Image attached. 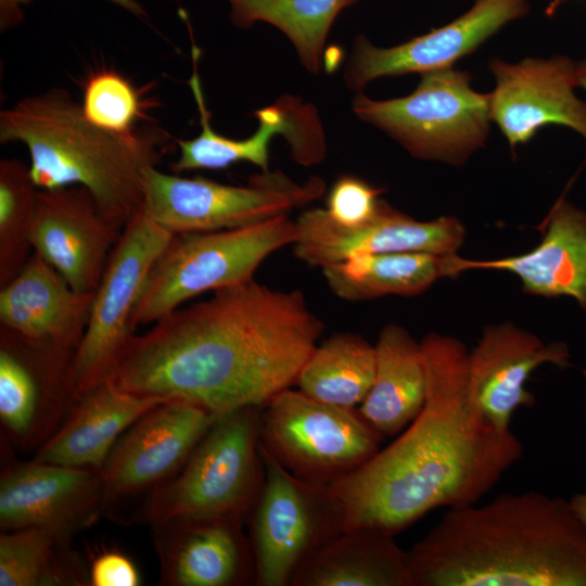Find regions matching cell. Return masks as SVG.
Returning a JSON list of instances; mask_svg holds the SVG:
<instances>
[{
  "label": "cell",
  "instance_id": "obj_11",
  "mask_svg": "<svg viewBox=\"0 0 586 586\" xmlns=\"http://www.w3.org/2000/svg\"><path fill=\"white\" fill-rule=\"evenodd\" d=\"M174 233L142 211L123 228L93 294L84 336L69 367V386L77 400L109 381L129 339L130 320L148 276Z\"/></svg>",
  "mask_w": 586,
  "mask_h": 586
},
{
  "label": "cell",
  "instance_id": "obj_14",
  "mask_svg": "<svg viewBox=\"0 0 586 586\" xmlns=\"http://www.w3.org/2000/svg\"><path fill=\"white\" fill-rule=\"evenodd\" d=\"M488 67L495 79L489 93L491 119L511 148L527 143L549 125L568 127L586 142V102L575 94L576 63L565 55L526 58Z\"/></svg>",
  "mask_w": 586,
  "mask_h": 586
},
{
  "label": "cell",
  "instance_id": "obj_8",
  "mask_svg": "<svg viewBox=\"0 0 586 586\" xmlns=\"http://www.w3.org/2000/svg\"><path fill=\"white\" fill-rule=\"evenodd\" d=\"M324 191L326 182L318 176L297 182L278 169L254 175L245 186H232L166 174L152 166L144 177L141 211L174 234L209 232L288 214Z\"/></svg>",
  "mask_w": 586,
  "mask_h": 586
},
{
  "label": "cell",
  "instance_id": "obj_23",
  "mask_svg": "<svg viewBox=\"0 0 586 586\" xmlns=\"http://www.w3.org/2000/svg\"><path fill=\"white\" fill-rule=\"evenodd\" d=\"M166 399L130 393L106 381L82 394L34 460L100 471L118 438Z\"/></svg>",
  "mask_w": 586,
  "mask_h": 586
},
{
  "label": "cell",
  "instance_id": "obj_31",
  "mask_svg": "<svg viewBox=\"0 0 586 586\" xmlns=\"http://www.w3.org/2000/svg\"><path fill=\"white\" fill-rule=\"evenodd\" d=\"M201 51L192 47V74L189 86L200 113L201 132L190 140H179V157L171 164L175 173L193 169H225L239 162H249L262 171L269 170V145L265 137L254 132L234 140L216 132L211 126L201 79L198 72Z\"/></svg>",
  "mask_w": 586,
  "mask_h": 586
},
{
  "label": "cell",
  "instance_id": "obj_1",
  "mask_svg": "<svg viewBox=\"0 0 586 586\" xmlns=\"http://www.w3.org/2000/svg\"><path fill=\"white\" fill-rule=\"evenodd\" d=\"M322 332L300 290L253 278L133 334L109 381L133 394L195 404L216 418L263 408L295 384Z\"/></svg>",
  "mask_w": 586,
  "mask_h": 586
},
{
  "label": "cell",
  "instance_id": "obj_28",
  "mask_svg": "<svg viewBox=\"0 0 586 586\" xmlns=\"http://www.w3.org/2000/svg\"><path fill=\"white\" fill-rule=\"evenodd\" d=\"M359 0H228L230 20L241 28L256 22L282 31L311 74L321 68L322 52L337 15Z\"/></svg>",
  "mask_w": 586,
  "mask_h": 586
},
{
  "label": "cell",
  "instance_id": "obj_3",
  "mask_svg": "<svg viewBox=\"0 0 586 586\" xmlns=\"http://www.w3.org/2000/svg\"><path fill=\"white\" fill-rule=\"evenodd\" d=\"M412 586H586V525L530 491L447 508L409 550Z\"/></svg>",
  "mask_w": 586,
  "mask_h": 586
},
{
  "label": "cell",
  "instance_id": "obj_24",
  "mask_svg": "<svg viewBox=\"0 0 586 586\" xmlns=\"http://www.w3.org/2000/svg\"><path fill=\"white\" fill-rule=\"evenodd\" d=\"M291 586H412L407 551L374 526L342 531L295 571Z\"/></svg>",
  "mask_w": 586,
  "mask_h": 586
},
{
  "label": "cell",
  "instance_id": "obj_19",
  "mask_svg": "<svg viewBox=\"0 0 586 586\" xmlns=\"http://www.w3.org/2000/svg\"><path fill=\"white\" fill-rule=\"evenodd\" d=\"M563 342L544 343L511 322L487 326L468 355V384L473 403L499 430H510L514 412L531 407L534 395L525 383L543 365L571 367Z\"/></svg>",
  "mask_w": 586,
  "mask_h": 586
},
{
  "label": "cell",
  "instance_id": "obj_6",
  "mask_svg": "<svg viewBox=\"0 0 586 586\" xmlns=\"http://www.w3.org/2000/svg\"><path fill=\"white\" fill-rule=\"evenodd\" d=\"M294 240L295 221L288 214L234 229L174 234L148 276L132 331L202 293L253 279L269 255Z\"/></svg>",
  "mask_w": 586,
  "mask_h": 586
},
{
  "label": "cell",
  "instance_id": "obj_34",
  "mask_svg": "<svg viewBox=\"0 0 586 586\" xmlns=\"http://www.w3.org/2000/svg\"><path fill=\"white\" fill-rule=\"evenodd\" d=\"M91 586H138L141 576L132 560L117 550H103L92 558Z\"/></svg>",
  "mask_w": 586,
  "mask_h": 586
},
{
  "label": "cell",
  "instance_id": "obj_22",
  "mask_svg": "<svg viewBox=\"0 0 586 586\" xmlns=\"http://www.w3.org/2000/svg\"><path fill=\"white\" fill-rule=\"evenodd\" d=\"M543 238L531 251L489 260L449 257L450 273L492 269L515 275L528 294L569 296L586 311V212L559 198L542 225Z\"/></svg>",
  "mask_w": 586,
  "mask_h": 586
},
{
  "label": "cell",
  "instance_id": "obj_7",
  "mask_svg": "<svg viewBox=\"0 0 586 586\" xmlns=\"http://www.w3.org/2000/svg\"><path fill=\"white\" fill-rule=\"evenodd\" d=\"M353 112L403 145L412 156L461 165L484 146L488 133L489 93L475 91L468 72L453 67L421 74L406 97L353 99Z\"/></svg>",
  "mask_w": 586,
  "mask_h": 586
},
{
  "label": "cell",
  "instance_id": "obj_4",
  "mask_svg": "<svg viewBox=\"0 0 586 586\" xmlns=\"http://www.w3.org/2000/svg\"><path fill=\"white\" fill-rule=\"evenodd\" d=\"M164 133H114L89 122L67 90L52 88L0 112V142H21L40 190L86 188L99 208L125 225L142 208L146 170L160 158Z\"/></svg>",
  "mask_w": 586,
  "mask_h": 586
},
{
  "label": "cell",
  "instance_id": "obj_25",
  "mask_svg": "<svg viewBox=\"0 0 586 586\" xmlns=\"http://www.w3.org/2000/svg\"><path fill=\"white\" fill-rule=\"evenodd\" d=\"M373 383L358 411L382 436L395 435L420 412L426 396V371L420 342L403 327L380 331Z\"/></svg>",
  "mask_w": 586,
  "mask_h": 586
},
{
  "label": "cell",
  "instance_id": "obj_17",
  "mask_svg": "<svg viewBox=\"0 0 586 586\" xmlns=\"http://www.w3.org/2000/svg\"><path fill=\"white\" fill-rule=\"evenodd\" d=\"M124 227L109 218L80 186L39 190L33 251L78 293L98 288Z\"/></svg>",
  "mask_w": 586,
  "mask_h": 586
},
{
  "label": "cell",
  "instance_id": "obj_26",
  "mask_svg": "<svg viewBox=\"0 0 586 586\" xmlns=\"http://www.w3.org/2000/svg\"><path fill=\"white\" fill-rule=\"evenodd\" d=\"M446 257L422 252L357 253L321 269L337 297L358 302L423 293L437 279L448 277Z\"/></svg>",
  "mask_w": 586,
  "mask_h": 586
},
{
  "label": "cell",
  "instance_id": "obj_5",
  "mask_svg": "<svg viewBox=\"0 0 586 586\" xmlns=\"http://www.w3.org/2000/svg\"><path fill=\"white\" fill-rule=\"evenodd\" d=\"M262 409L244 407L217 418L183 467L151 492L145 520L154 525L181 518L249 517L264 483Z\"/></svg>",
  "mask_w": 586,
  "mask_h": 586
},
{
  "label": "cell",
  "instance_id": "obj_10",
  "mask_svg": "<svg viewBox=\"0 0 586 586\" xmlns=\"http://www.w3.org/2000/svg\"><path fill=\"white\" fill-rule=\"evenodd\" d=\"M264 483L250 512L255 585L288 586L297 568L344 530L329 486L306 482L262 445Z\"/></svg>",
  "mask_w": 586,
  "mask_h": 586
},
{
  "label": "cell",
  "instance_id": "obj_29",
  "mask_svg": "<svg viewBox=\"0 0 586 586\" xmlns=\"http://www.w3.org/2000/svg\"><path fill=\"white\" fill-rule=\"evenodd\" d=\"M53 531L25 527L0 535V586L87 585L89 574Z\"/></svg>",
  "mask_w": 586,
  "mask_h": 586
},
{
  "label": "cell",
  "instance_id": "obj_21",
  "mask_svg": "<svg viewBox=\"0 0 586 586\" xmlns=\"http://www.w3.org/2000/svg\"><path fill=\"white\" fill-rule=\"evenodd\" d=\"M92 293H78L50 264L33 252L0 291L2 329L26 342L72 356L87 328Z\"/></svg>",
  "mask_w": 586,
  "mask_h": 586
},
{
  "label": "cell",
  "instance_id": "obj_18",
  "mask_svg": "<svg viewBox=\"0 0 586 586\" xmlns=\"http://www.w3.org/2000/svg\"><path fill=\"white\" fill-rule=\"evenodd\" d=\"M104 509L98 470L31 460L12 462L0 479V527H41L66 537L89 526Z\"/></svg>",
  "mask_w": 586,
  "mask_h": 586
},
{
  "label": "cell",
  "instance_id": "obj_2",
  "mask_svg": "<svg viewBox=\"0 0 586 586\" xmlns=\"http://www.w3.org/2000/svg\"><path fill=\"white\" fill-rule=\"evenodd\" d=\"M420 345L422 409L393 443L329 486L344 530L374 526L396 535L433 509L475 504L523 455L519 437L497 429L473 403L464 344L432 332Z\"/></svg>",
  "mask_w": 586,
  "mask_h": 586
},
{
  "label": "cell",
  "instance_id": "obj_32",
  "mask_svg": "<svg viewBox=\"0 0 586 586\" xmlns=\"http://www.w3.org/2000/svg\"><path fill=\"white\" fill-rule=\"evenodd\" d=\"M81 109L93 125L125 135L136 130L140 100L126 78L112 71H101L86 82Z\"/></svg>",
  "mask_w": 586,
  "mask_h": 586
},
{
  "label": "cell",
  "instance_id": "obj_15",
  "mask_svg": "<svg viewBox=\"0 0 586 586\" xmlns=\"http://www.w3.org/2000/svg\"><path fill=\"white\" fill-rule=\"evenodd\" d=\"M528 8V0H474L448 24L390 48L375 47L358 35L344 71L345 82L359 91L381 77L453 67L507 24L526 15Z\"/></svg>",
  "mask_w": 586,
  "mask_h": 586
},
{
  "label": "cell",
  "instance_id": "obj_36",
  "mask_svg": "<svg viewBox=\"0 0 586 586\" xmlns=\"http://www.w3.org/2000/svg\"><path fill=\"white\" fill-rule=\"evenodd\" d=\"M569 501L576 515L586 525V491L573 495Z\"/></svg>",
  "mask_w": 586,
  "mask_h": 586
},
{
  "label": "cell",
  "instance_id": "obj_16",
  "mask_svg": "<svg viewBox=\"0 0 586 586\" xmlns=\"http://www.w3.org/2000/svg\"><path fill=\"white\" fill-rule=\"evenodd\" d=\"M2 330L1 424L16 447L38 449L62 425L76 402L69 386L73 357L42 349Z\"/></svg>",
  "mask_w": 586,
  "mask_h": 586
},
{
  "label": "cell",
  "instance_id": "obj_37",
  "mask_svg": "<svg viewBox=\"0 0 586 586\" xmlns=\"http://www.w3.org/2000/svg\"><path fill=\"white\" fill-rule=\"evenodd\" d=\"M577 87L586 91V59L576 63Z\"/></svg>",
  "mask_w": 586,
  "mask_h": 586
},
{
  "label": "cell",
  "instance_id": "obj_27",
  "mask_svg": "<svg viewBox=\"0 0 586 586\" xmlns=\"http://www.w3.org/2000/svg\"><path fill=\"white\" fill-rule=\"evenodd\" d=\"M374 372V345L353 333H336L316 346L295 384L318 402L356 408L369 393Z\"/></svg>",
  "mask_w": 586,
  "mask_h": 586
},
{
  "label": "cell",
  "instance_id": "obj_9",
  "mask_svg": "<svg viewBox=\"0 0 586 586\" xmlns=\"http://www.w3.org/2000/svg\"><path fill=\"white\" fill-rule=\"evenodd\" d=\"M259 435L289 472L326 486L364 466L383 438L357 408L321 403L291 387L263 407Z\"/></svg>",
  "mask_w": 586,
  "mask_h": 586
},
{
  "label": "cell",
  "instance_id": "obj_12",
  "mask_svg": "<svg viewBox=\"0 0 586 586\" xmlns=\"http://www.w3.org/2000/svg\"><path fill=\"white\" fill-rule=\"evenodd\" d=\"M216 419L184 400H167L145 412L118 438L100 470L104 508L173 477Z\"/></svg>",
  "mask_w": 586,
  "mask_h": 586
},
{
  "label": "cell",
  "instance_id": "obj_13",
  "mask_svg": "<svg viewBox=\"0 0 586 586\" xmlns=\"http://www.w3.org/2000/svg\"><path fill=\"white\" fill-rule=\"evenodd\" d=\"M466 229L453 216L421 221L403 214L384 201L365 224L343 227L324 208H311L295 220V256L310 266L324 267L357 253L422 252L455 255L463 244Z\"/></svg>",
  "mask_w": 586,
  "mask_h": 586
},
{
  "label": "cell",
  "instance_id": "obj_35",
  "mask_svg": "<svg viewBox=\"0 0 586 586\" xmlns=\"http://www.w3.org/2000/svg\"><path fill=\"white\" fill-rule=\"evenodd\" d=\"M131 14L144 17L146 12L137 0H110ZM30 0H0V29L5 31L23 21V7Z\"/></svg>",
  "mask_w": 586,
  "mask_h": 586
},
{
  "label": "cell",
  "instance_id": "obj_30",
  "mask_svg": "<svg viewBox=\"0 0 586 586\" xmlns=\"http://www.w3.org/2000/svg\"><path fill=\"white\" fill-rule=\"evenodd\" d=\"M39 189L29 167L0 161V283L12 280L33 254L31 228Z\"/></svg>",
  "mask_w": 586,
  "mask_h": 586
},
{
  "label": "cell",
  "instance_id": "obj_20",
  "mask_svg": "<svg viewBox=\"0 0 586 586\" xmlns=\"http://www.w3.org/2000/svg\"><path fill=\"white\" fill-rule=\"evenodd\" d=\"M239 517L181 518L152 525L162 585L255 584L250 538Z\"/></svg>",
  "mask_w": 586,
  "mask_h": 586
},
{
  "label": "cell",
  "instance_id": "obj_33",
  "mask_svg": "<svg viewBox=\"0 0 586 586\" xmlns=\"http://www.w3.org/2000/svg\"><path fill=\"white\" fill-rule=\"evenodd\" d=\"M382 189L354 176H342L331 187L324 208L329 217L343 227H355L370 220L379 211Z\"/></svg>",
  "mask_w": 586,
  "mask_h": 586
}]
</instances>
